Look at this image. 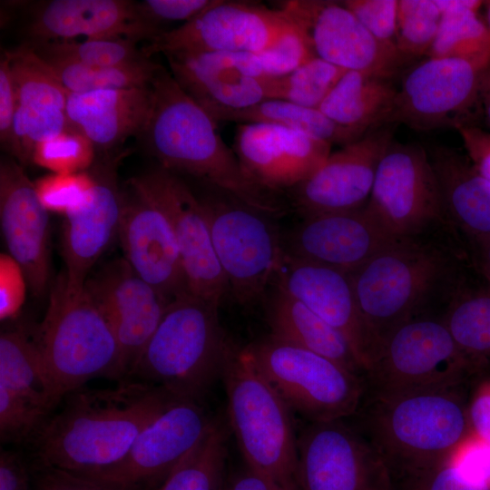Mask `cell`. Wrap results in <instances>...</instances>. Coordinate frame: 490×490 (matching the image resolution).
Here are the masks:
<instances>
[{
  "label": "cell",
  "mask_w": 490,
  "mask_h": 490,
  "mask_svg": "<svg viewBox=\"0 0 490 490\" xmlns=\"http://www.w3.org/2000/svg\"><path fill=\"white\" fill-rule=\"evenodd\" d=\"M473 269L462 236L452 229L396 239L349 273L378 352L399 326L442 314ZM378 355V353H377Z\"/></svg>",
  "instance_id": "6da1fadb"
},
{
  "label": "cell",
  "mask_w": 490,
  "mask_h": 490,
  "mask_svg": "<svg viewBox=\"0 0 490 490\" xmlns=\"http://www.w3.org/2000/svg\"><path fill=\"white\" fill-rule=\"evenodd\" d=\"M178 398L130 379L115 387L75 389L34 439L38 466L102 474L122 461L142 430Z\"/></svg>",
  "instance_id": "7a4b0ae2"
},
{
  "label": "cell",
  "mask_w": 490,
  "mask_h": 490,
  "mask_svg": "<svg viewBox=\"0 0 490 490\" xmlns=\"http://www.w3.org/2000/svg\"><path fill=\"white\" fill-rule=\"evenodd\" d=\"M152 109L142 133L150 152L169 172L175 170L205 181L221 192L268 215L281 206L253 182L221 139L217 122L160 65L151 82Z\"/></svg>",
  "instance_id": "3957f363"
},
{
  "label": "cell",
  "mask_w": 490,
  "mask_h": 490,
  "mask_svg": "<svg viewBox=\"0 0 490 490\" xmlns=\"http://www.w3.org/2000/svg\"><path fill=\"white\" fill-rule=\"evenodd\" d=\"M466 387L370 396L361 431L387 464L395 482L443 463L470 432Z\"/></svg>",
  "instance_id": "277c9868"
},
{
  "label": "cell",
  "mask_w": 490,
  "mask_h": 490,
  "mask_svg": "<svg viewBox=\"0 0 490 490\" xmlns=\"http://www.w3.org/2000/svg\"><path fill=\"white\" fill-rule=\"evenodd\" d=\"M218 309L187 292L176 297L127 379L202 401L221 377L233 347L220 324Z\"/></svg>",
  "instance_id": "5b68a950"
},
{
  "label": "cell",
  "mask_w": 490,
  "mask_h": 490,
  "mask_svg": "<svg viewBox=\"0 0 490 490\" xmlns=\"http://www.w3.org/2000/svg\"><path fill=\"white\" fill-rule=\"evenodd\" d=\"M58 404L95 377L123 380L121 352L105 316L64 271L52 285L42 322L32 333Z\"/></svg>",
  "instance_id": "8992f818"
},
{
  "label": "cell",
  "mask_w": 490,
  "mask_h": 490,
  "mask_svg": "<svg viewBox=\"0 0 490 490\" xmlns=\"http://www.w3.org/2000/svg\"><path fill=\"white\" fill-rule=\"evenodd\" d=\"M231 431L245 464L279 490H298L297 437L292 412L233 345L221 377Z\"/></svg>",
  "instance_id": "52a82bcc"
},
{
  "label": "cell",
  "mask_w": 490,
  "mask_h": 490,
  "mask_svg": "<svg viewBox=\"0 0 490 490\" xmlns=\"http://www.w3.org/2000/svg\"><path fill=\"white\" fill-rule=\"evenodd\" d=\"M244 349L290 411L307 422L346 419L362 406L365 377L329 358L272 335Z\"/></svg>",
  "instance_id": "ba28073f"
},
{
  "label": "cell",
  "mask_w": 490,
  "mask_h": 490,
  "mask_svg": "<svg viewBox=\"0 0 490 490\" xmlns=\"http://www.w3.org/2000/svg\"><path fill=\"white\" fill-rule=\"evenodd\" d=\"M483 374L458 346L442 316L397 328L366 375L370 396L466 387Z\"/></svg>",
  "instance_id": "9c48e42d"
},
{
  "label": "cell",
  "mask_w": 490,
  "mask_h": 490,
  "mask_svg": "<svg viewBox=\"0 0 490 490\" xmlns=\"http://www.w3.org/2000/svg\"><path fill=\"white\" fill-rule=\"evenodd\" d=\"M365 209L393 239L453 229L427 150L417 143L391 142L377 165Z\"/></svg>",
  "instance_id": "30bf717a"
},
{
  "label": "cell",
  "mask_w": 490,
  "mask_h": 490,
  "mask_svg": "<svg viewBox=\"0 0 490 490\" xmlns=\"http://www.w3.org/2000/svg\"><path fill=\"white\" fill-rule=\"evenodd\" d=\"M221 193L201 202L230 293L238 302L250 305L273 284L284 244L270 215Z\"/></svg>",
  "instance_id": "8fae6325"
},
{
  "label": "cell",
  "mask_w": 490,
  "mask_h": 490,
  "mask_svg": "<svg viewBox=\"0 0 490 490\" xmlns=\"http://www.w3.org/2000/svg\"><path fill=\"white\" fill-rule=\"evenodd\" d=\"M345 420L308 422L299 431L298 490H396L381 455Z\"/></svg>",
  "instance_id": "7c38bea8"
},
{
  "label": "cell",
  "mask_w": 490,
  "mask_h": 490,
  "mask_svg": "<svg viewBox=\"0 0 490 490\" xmlns=\"http://www.w3.org/2000/svg\"><path fill=\"white\" fill-rule=\"evenodd\" d=\"M482 73L465 60L428 57L403 76L389 123L419 132L475 125Z\"/></svg>",
  "instance_id": "4fadbf2b"
},
{
  "label": "cell",
  "mask_w": 490,
  "mask_h": 490,
  "mask_svg": "<svg viewBox=\"0 0 490 490\" xmlns=\"http://www.w3.org/2000/svg\"><path fill=\"white\" fill-rule=\"evenodd\" d=\"M293 27L278 8L250 2L213 0L197 16L154 36L141 51L155 54L258 52Z\"/></svg>",
  "instance_id": "5bb4252c"
},
{
  "label": "cell",
  "mask_w": 490,
  "mask_h": 490,
  "mask_svg": "<svg viewBox=\"0 0 490 490\" xmlns=\"http://www.w3.org/2000/svg\"><path fill=\"white\" fill-rule=\"evenodd\" d=\"M215 421L201 401L178 398L142 430L122 461L88 477L130 490H159Z\"/></svg>",
  "instance_id": "9a60e30c"
},
{
  "label": "cell",
  "mask_w": 490,
  "mask_h": 490,
  "mask_svg": "<svg viewBox=\"0 0 490 490\" xmlns=\"http://www.w3.org/2000/svg\"><path fill=\"white\" fill-rule=\"evenodd\" d=\"M279 9L316 57L346 71L390 80L407 60L375 39L343 3L291 0L280 2Z\"/></svg>",
  "instance_id": "2e32d148"
},
{
  "label": "cell",
  "mask_w": 490,
  "mask_h": 490,
  "mask_svg": "<svg viewBox=\"0 0 490 490\" xmlns=\"http://www.w3.org/2000/svg\"><path fill=\"white\" fill-rule=\"evenodd\" d=\"M169 216L174 229L186 292L220 306L230 292L201 200L171 172L136 177Z\"/></svg>",
  "instance_id": "e0dca14e"
},
{
  "label": "cell",
  "mask_w": 490,
  "mask_h": 490,
  "mask_svg": "<svg viewBox=\"0 0 490 490\" xmlns=\"http://www.w3.org/2000/svg\"><path fill=\"white\" fill-rule=\"evenodd\" d=\"M84 289L113 328L127 379L172 300L139 277L124 259L88 276Z\"/></svg>",
  "instance_id": "ac0fdd59"
},
{
  "label": "cell",
  "mask_w": 490,
  "mask_h": 490,
  "mask_svg": "<svg viewBox=\"0 0 490 490\" xmlns=\"http://www.w3.org/2000/svg\"><path fill=\"white\" fill-rule=\"evenodd\" d=\"M395 123L368 131L359 140L330 152L294 188L293 201L304 217L360 209L368 203L379 161L393 141Z\"/></svg>",
  "instance_id": "d6986e66"
},
{
  "label": "cell",
  "mask_w": 490,
  "mask_h": 490,
  "mask_svg": "<svg viewBox=\"0 0 490 490\" xmlns=\"http://www.w3.org/2000/svg\"><path fill=\"white\" fill-rule=\"evenodd\" d=\"M123 196L118 236L124 260L135 273L170 300L186 292L173 225L162 207L137 180Z\"/></svg>",
  "instance_id": "ffe728a7"
},
{
  "label": "cell",
  "mask_w": 490,
  "mask_h": 490,
  "mask_svg": "<svg viewBox=\"0 0 490 490\" xmlns=\"http://www.w3.org/2000/svg\"><path fill=\"white\" fill-rule=\"evenodd\" d=\"M273 284L338 330L367 375L378 348L360 312L349 273L284 253Z\"/></svg>",
  "instance_id": "44dd1931"
},
{
  "label": "cell",
  "mask_w": 490,
  "mask_h": 490,
  "mask_svg": "<svg viewBox=\"0 0 490 490\" xmlns=\"http://www.w3.org/2000/svg\"><path fill=\"white\" fill-rule=\"evenodd\" d=\"M329 143L287 127L239 124L234 152L246 175L273 192L292 189L313 173L330 154Z\"/></svg>",
  "instance_id": "7402d4cb"
},
{
  "label": "cell",
  "mask_w": 490,
  "mask_h": 490,
  "mask_svg": "<svg viewBox=\"0 0 490 490\" xmlns=\"http://www.w3.org/2000/svg\"><path fill=\"white\" fill-rule=\"evenodd\" d=\"M48 211L23 167L13 159L0 164V218L8 254L22 267L34 296L44 295L50 280Z\"/></svg>",
  "instance_id": "603a6c76"
},
{
  "label": "cell",
  "mask_w": 490,
  "mask_h": 490,
  "mask_svg": "<svg viewBox=\"0 0 490 490\" xmlns=\"http://www.w3.org/2000/svg\"><path fill=\"white\" fill-rule=\"evenodd\" d=\"M394 240L364 206L304 217L288 237L284 251L296 259L351 273Z\"/></svg>",
  "instance_id": "cb8c5ba5"
},
{
  "label": "cell",
  "mask_w": 490,
  "mask_h": 490,
  "mask_svg": "<svg viewBox=\"0 0 490 490\" xmlns=\"http://www.w3.org/2000/svg\"><path fill=\"white\" fill-rule=\"evenodd\" d=\"M29 34L36 43L128 38L150 41L162 34L142 16L138 4L126 0H53L34 15Z\"/></svg>",
  "instance_id": "d4e9b609"
},
{
  "label": "cell",
  "mask_w": 490,
  "mask_h": 490,
  "mask_svg": "<svg viewBox=\"0 0 490 490\" xmlns=\"http://www.w3.org/2000/svg\"><path fill=\"white\" fill-rule=\"evenodd\" d=\"M180 86L214 120L267 100L264 79L248 76L234 53L164 54Z\"/></svg>",
  "instance_id": "484cf974"
},
{
  "label": "cell",
  "mask_w": 490,
  "mask_h": 490,
  "mask_svg": "<svg viewBox=\"0 0 490 490\" xmlns=\"http://www.w3.org/2000/svg\"><path fill=\"white\" fill-rule=\"evenodd\" d=\"M122 207L123 195L115 183L94 178L83 202L64 216V271L73 289H83L90 270L118 235Z\"/></svg>",
  "instance_id": "4316f807"
},
{
  "label": "cell",
  "mask_w": 490,
  "mask_h": 490,
  "mask_svg": "<svg viewBox=\"0 0 490 490\" xmlns=\"http://www.w3.org/2000/svg\"><path fill=\"white\" fill-rule=\"evenodd\" d=\"M151 84L84 93H68L65 113L71 129L94 148L109 149L142 134L152 109Z\"/></svg>",
  "instance_id": "83f0119b"
},
{
  "label": "cell",
  "mask_w": 490,
  "mask_h": 490,
  "mask_svg": "<svg viewBox=\"0 0 490 490\" xmlns=\"http://www.w3.org/2000/svg\"><path fill=\"white\" fill-rule=\"evenodd\" d=\"M426 150L449 225L462 235L490 234V181L466 153L446 146Z\"/></svg>",
  "instance_id": "f1b7e54d"
},
{
  "label": "cell",
  "mask_w": 490,
  "mask_h": 490,
  "mask_svg": "<svg viewBox=\"0 0 490 490\" xmlns=\"http://www.w3.org/2000/svg\"><path fill=\"white\" fill-rule=\"evenodd\" d=\"M270 335L329 358L365 377L346 338L299 300L276 289L267 307Z\"/></svg>",
  "instance_id": "f546056e"
},
{
  "label": "cell",
  "mask_w": 490,
  "mask_h": 490,
  "mask_svg": "<svg viewBox=\"0 0 490 490\" xmlns=\"http://www.w3.org/2000/svg\"><path fill=\"white\" fill-rule=\"evenodd\" d=\"M397 93L389 80L347 71L319 110L336 123L365 134L389 123Z\"/></svg>",
  "instance_id": "4dcf8cb0"
},
{
  "label": "cell",
  "mask_w": 490,
  "mask_h": 490,
  "mask_svg": "<svg viewBox=\"0 0 490 490\" xmlns=\"http://www.w3.org/2000/svg\"><path fill=\"white\" fill-rule=\"evenodd\" d=\"M442 318L483 374H490V282L473 268L446 305Z\"/></svg>",
  "instance_id": "1f68e13d"
},
{
  "label": "cell",
  "mask_w": 490,
  "mask_h": 490,
  "mask_svg": "<svg viewBox=\"0 0 490 490\" xmlns=\"http://www.w3.org/2000/svg\"><path fill=\"white\" fill-rule=\"evenodd\" d=\"M442 16L428 57L465 60L484 72L490 67V32L478 17L485 1L435 0Z\"/></svg>",
  "instance_id": "d6a6232c"
},
{
  "label": "cell",
  "mask_w": 490,
  "mask_h": 490,
  "mask_svg": "<svg viewBox=\"0 0 490 490\" xmlns=\"http://www.w3.org/2000/svg\"><path fill=\"white\" fill-rule=\"evenodd\" d=\"M0 385L47 414L59 405L34 339L23 328L1 333Z\"/></svg>",
  "instance_id": "836d02e7"
},
{
  "label": "cell",
  "mask_w": 490,
  "mask_h": 490,
  "mask_svg": "<svg viewBox=\"0 0 490 490\" xmlns=\"http://www.w3.org/2000/svg\"><path fill=\"white\" fill-rule=\"evenodd\" d=\"M214 121L242 123H265L287 127L304 132L315 139L346 146L365 134L343 127L319 109L300 106L287 101L269 99L253 106L219 113Z\"/></svg>",
  "instance_id": "e575fe53"
},
{
  "label": "cell",
  "mask_w": 490,
  "mask_h": 490,
  "mask_svg": "<svg viewBox=\"0 0 490 490\" xmlns=\"http://www.w3.org/2000/svg\"><path fill=\"white\" fill-rule=\"evenodd\" d=\"M16 107L34 113H65L68 91L31 44L9 52Z\"/></svg>",
  "instance_id": "d590c367"
},
{
  "label": "cell",
  "mask_w": 490,
  "mask_h": 490,
  "mask_svg": "<svg viewBox=\"0 0 490 490\" xmlns=\"http://www.w3.org/2000/svg\"><path fill=\"white\" fill-rule=\"evenodd\" d=\"M227 435L225 426L216 418L209 432L159 490H227Z\"/></svg>",
  "instance_id": "8d00e7d4"
},
{
  "label": "cell",
  "mask_w": 490,
  "mask_h": 490,
  "mask_svg": "<svg viewBox=\"0 0 490 490\" xmlns=\"http://www.w3.org/2000/svg\"><path fill=\"white\" fill-rule=\"evenodd\" d=\"M47 64L52 67L68 93H73L149 85L161 65L152 62L151 58L125 64L107 66L74 63Z\"/></svg>",
  "instance_id": "74e56055"
},
{
  "label": "cell",
  "mask_w": 490,
  "mask_h": 490,
  "mask_svg": "<svg viewBox=\"0 0 490 490\" xmlns=\"http://www.w3.org/2000/svg\"><path fill=\"white\" fill-rule=\"evenodd\" d=\"M346 72L315 56L288 74L265 78L267 100H283L319 109Z\"/></svg>",
  "instance_id": "f35d334b"
},
{
  "label": "cell",
  "mask_w": 490,
  "mask_h": 490,
  "mask_svg": "<svg viewBox=\"0 0 490 490\" xmlns=\"http://www.w3.org/2000/svg\"><path fill=\"white\" fill-rule=\"evenodd\" d=\"M47 63H74L86 65H118L145 58L137 41L128 38L55 40L31 44Z\"/></svg>",
  "instance_id": "ab89813d"
},
{
  "label": "cell",
  "mask_w": 490,
  "mask_h": 490,
  "mask_svg": "<svg viewBox=\"0 0 490 490\" xmlns=\"http://www.w3.org/2000/svg\"><path fill=\"white\" fill-rule=\"evenodd\" d=\"M240 67L260 79L288 74L315 57L302 34L293 25L275 43L258 52L236 53Z\"/></svg>",
  "instance_id": "60d3db41"
},
{
  "label": "cell",
  "mask_w": 490,
  "mask_h": 490,
  "mask_svg": "<svg viewBox=\"0 0 490 490\" xmlns=\"http://www.w3.org/2000/svg\"><path fill=\"white\" fill-rule=\"evenodd\" d=\"M441 16L435 0H398L397 46L399 53L407 59L428 54Z\"/></svg>",
  "instance_id": "b9f144b4"
},
{
  "label": "cell",
  "mask_w": 490,
  "mask_h": 490,
  "mask_svg": "<svg viewBox=\"0 0 490 490\" xmlns=\"http://www.w3.org/2000/svg\"><path fill=\"white\" fill-rule=\"evenodd\" d=\"M94 149L83 134L69 128L38 143L34 150L32 162L53 173L81 172L92 164Z\"/></svg>",
  "instance_id": "7bdbcfd3"
},
{
  "label": "cell",
  "mask_w": 490,
  "mask_h": 490,
  "mask_svg": "<svg viewBox=\"0 0 490 490\" xmlns=\"http://www.w3.org/2000/svg\"><path fill=\"white\" fill-rule=\"evenodd\" d=\"M49 414L0 385L2 442L21 443L36 436Z\"/></svg>",
  "instance_id": "ee69618b"
},
{
  "label": "cell",
  "mask_w": 490,
  "mask_h": 490,
  "mask_svg": "<svg viewBox=\"0 0 490 490\" xmlns=\"http://www.w3.org/2000/svg\"><path fill=\"white\" fill-rule=\"evenodd\" d=\"M94 184V177L81 172L53 173L34 183L44 207L52 212L66 215L77 208Z\"/></svg>",
  "instance_id": "f6af8a7d"
},
{
  "label": "cell",
  "mask_w": 490,
  "mask_h": 490,
  "mask_svg": "<svg viewBox=\"0 0 490 490\" xmlns=\"http://www.w3.org/2000/svg\"><path fill=\"white\" fill-rule=\"evenodd\" d=\"M342 3L375 39L389 50L399 53L397 46V0H346Z\"/></svg>",
  "instance_id": "bcb514c9"
},
{
  "label": "cell",
  "mask_w": 490,
  "mask_h": 490,
  "mask_svg": "<svg viewBox=\"0 0 490 490\" xmlns=\"http://www.w3.org/2000/svg\"><path fill=\"white\" fill-rule=\"evenodd\" d=\"M447 459L468 479L490 488V442L469 432Z\"/></svg>",
  "instance_id": "7dc6e473"
},
{
  "label": "cell",
  "mask_w": 490,
  "mask_h": 490,
  "mask_svg": "<svg viewBox=\"0 0 490 490\" xmlns=\"http://www.w3.org/2000/svg\"><path fill=\"white\" fill-rule=\"evenodd\" d=\"M213 0H146L138 3L142 18L161 32H165L161 26L169 23L191 21Z\"/></svg>",
  "instance_id": "c3c4849f"
},
{
  "label": "cell",
  "mask_w": 490,
  "mask_h": 490,
  "mask_svg": "<svg viewBox=\"0 0 490 490\" xmlns=\"http://www.w3.org/2000/svg\"><path fill=\"white\" fill-rule=\"evenodd\" d=\"M396 490H490L468 479L446 459L439 466L396 485Z\"/></svg>",
  "instance_id": "681fc988"
},
{
  "label": "cell",
  "mask_w": 490,
  "mask_h": 490,
  "mask_svg": "<svg viewBox=\"0 0 490 490\" xmlns=\"http://www.w3.org/2000/svg\"><path fill=\"white\" fill-rule=\"evenodd\" d=\"M27 279L19 263L8 253L0 254V318L17 315L26 297Z\"/></svg>",
  "instance_id": "f907efd6"
},
{
  "label": "cell",
  "mask_w": 490,
  "mask_h": 490,
  "mask_svg": "<svg viewBox=\"0 0 490 490\" xmlns=\"http://www.w3.org/2000/svg\"><path fill=\"white\" fill-rule=\"evenodd\" d=\"M16 94L13 82L10 55L5 52L0 62V141L2 147L16 157L14 121Z\"/></svg>",
  "instance_id": "816d5d0a"
},
{
  "label": "cell",
  "mask_w": 490,
  "mask_h": 490,
  "mask_svg": "<svg viewBox=\"0 0 490 490\" xmlns=\"http://www.w3.org/2000/svg\"><path fill=\"white\" fill-rule=\"evenodd\" d=\"M34 490H130L65 470L38 466Z\"/></svg>",
  "instance_id": "f5cc1de1"
},
{
  "label": "cell",
  "mask_w": 490,
  "mask_h": 490,
  "mask_svg": "<svg viewBox=\"0 0 490 490\" xmlns=\"http://www.w3.org/2000/svg\"><path fill=\"white\" fill-rule=\"evenodd\" d=\"M467 397V419L470 432L490 442V374L477 377Z\"/></svg>",
  "instance_id": "db71d44e"
},
{
  "label": "cell",
  "mask_w": 490,
  "mask_h": 490,
  "mask_svg": "<svg viewBox=\"0 0 490 490\" xmlns=\"http://www.w3.org/2000/svg\"><path fill=\"white\" fill-rule=\"evenodd\" d=\"M456 131L473 165L490 181V132L475 125L460 126Z\"/></svg>",
  "instance_id": "11a10c76"
},
{
  "label": "cell",
  "mask_w": 490,
  "mask_h": 490,
  "mask_svg": "<svg viewBox=\"0 0 490 490\" xmlns=\"http://www.w3.org/2000/svg\"><path fill=\"white\" fill-rule=\"evenodd\" d=\"M0 490H34L27 466L15 451L0 452Z\"/></svg>",
  "instance_id": "9f6ffc18"
},
{
  "label": "cell",
  "mask_w": 490,
  "mask_h": 490,
  "mask_svg": "<svg viewBox=\"0 0 490 490\" xmlns=\"http://www.w3.org/2000/svg\"><path fill=\"white\" fill-rule=\"evenodd\" d=\"M461 236L474 268L490 282V234Z\"/></svg>",
  "instance_id": "6f0895ef"
},
{
  "label": "cell",
  "mask_w": 490,
  "mask_h": 490,
  "mask_svg": "<svg viewBox=\"0 0 490 490\" xmlns=\"http://www.w3.org/2000/svg\"><path fill=\"white\" fill-rule=\"evenodd\" d=\"M227 490H279L270 481L246 464L228 478Z\"/></svg>",
  "instance_id": "680465c9"
},
{
  "label": "cell",
  "mask_w": 490,
  "mask_h": 490,
  "mask_svg": "<svg viewBox=\"0 0 490 490\" xmlns=\"http://www.w3.org/2000/svg\"><path fill=\"white\" fill-rule=\"evenodd\" d=\"M479 103L481 113L490 125V81L481 74L479 82Z\"/></svg>",
  "instance_id": "91938a15"
},
{
  "label": "cell",
  "mask_w": 490,
  "mask_h": 490,
  "mask_svg": "<svg viewBox=\"0 0 490 490\" xmlns=\"http://www.w3.org/2000/svg\"><path fill=\"white\" fill-rule=\"evenodd\" d=\"M484 5L485 6V13H486V22H487V27L490 32V0L485 1Z\"/></svg>",
  "instance_id": "94428289"
},
{
  "label": "cell",
  "mask_w": 490,
  "mask_h": 490,
  "mask_svg": "<svg viewBox=\"0 0 490 490\" xmlns=\"http://www.w3.org/2000/svg\"><path fill=\"white\" fill-rule=\"evenodd\" d=\"M483 74L490 81V67L485 70Z\"/></svg>",
  "instance_id": "6125c7cd"
}]
</instances>
